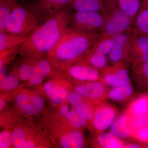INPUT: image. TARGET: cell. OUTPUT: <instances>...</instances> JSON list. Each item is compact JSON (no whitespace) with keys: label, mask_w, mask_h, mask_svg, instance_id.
I'll use <instances>...</instances> for the list:
<instances>
[{"label":"cell","mask_w":148,"mask_h":148,"mask_svg":"<svg viewBox=\"0 0 148 148\" xmlns=\"http://www.w3.org/2000/svg\"><path fill=\"white\" fill-rule=\"evenodd\" d=\"M72 9L69 6L49 16L27 37L19 52L33 57L48 55L70 27Z\"/></svg>","instance_id":"cell-1"},{"label":"cell","mask_w":148,"mask_h":148,"mask_svg":"<svg viewBox=\"0 0 148 148\" xmlns=\"http://www.w3.org/2000/svg\"><path fill=\"white\" fill-rule=\"evenodd\" d=\"M101 34L84 33L71 27L48 54L56 62L68 64L86 57Z\"/></svg>","instance_id":"cell-2"},{"label":"cell","mask_w":148,"mask_h":148,"mask_svg":"<svg viewBox=\"0 0 148 148\" xmlns=\"http://www.w3.org/2000/svg\"><path fill=\"white\" fill-rule=\"evenodd\" d=\"M45 19L33 3H18L12 11L4 32L27 37Z\"/></svg>","instance_id":"cell-3"},{"label":"cell","mask_w":148,"mask_h":148,"mask_svg":"<svg viewBox=\"0 0 148 148\" xmlns=\"http://www.w3.org/2000/svg\"><path fill=\"white\" fill-rule=\"evenodd\" d=\"M108 17L101 34L113 37L128 31L133 18L120 9L116 0H110L107 6Z\"/></svg>","instance_id":"cell-4"},{"label":"cell","mask_w":148,"mask_h":148,"mask_svg":"<svg viewBox=\"0 0 148 148\" xmlns=\"http://www.w3.org/2000/svg\"><path fill=\"white\" fill-rule=\"evenodd\" d=\"M108 15L98 12L75 11L72 14L70 27L84 33L102 32Z\"/></svg>","instance_id":"cell-5"},{"label":"cell","mask_w":148,"mask_h":148,"mask_svg":"<svg viewBox=\"0 0 148 148\" xmlns=\"http://www.w3.org/2000/svg\"><path fill=\"white\" fill-rule=\"evenodd\" d=\"M135 36L132 30L130 32L128 30L113 37V44L109 53V58L112 63H121L124 59L130 58L131 44Z\"/></svg>","instance_id":"cell-6"},{"label":"cell","mask_w":148,"mask_h":148,"mask_svg":"<svg viewBox=\"0 0 148 148\" xmlns=\"http://www.w3.org/2000/svg\"><path fill=\"white\" fill-rule=\"evenodd\" d=\"M115 64L112 67L103 69L104 82L112 87L130 84V79L127 69L121 63Z\"/></svg>","instance_id":"cell-7"},{"label":"cell","mask_w":148,"mask_h":148,"mask_svg":"<svg viewBox=\"0 0 148 148\" xmlns=\"http://www.w3.org/2000/svg\"><path fill=\"white\" fill-rule=\"evenodd\" d=\"M116 116V111L108 105H102L96 109L93 117L94 127L99 131L106 130L111 126Z\"/></svg>","instance_id":"cell-8"},{"label":"cell","mask_w":148,"mask_h":148,"mask_svg":"<svg viewBox=\"0 0 148 148\" xmlns=\"http://www.w3.org/2000/svg\"><path fill=\"white\" fill-rule=\"evenodd\" d=\"M16 100L17 107L25 113L30 115L39 113L44 106L43 99L37 95L19 94L17 95Z\"/></svg>","instance_id":"cell-9"},{"label":"cell","mask_w":148,"mask_h":148,"mask_svg":"<svg viewBox=\"0 0 148 148\" xmlns=\"http://www.w3.org/2000/svg\"><path fill=\"white\" fill-rule=\"evenodd\" d=\"M130 58L135 61V64L148 61V37H134L131 44Z\"/></svg>","instance_id":"cell-10"},{"label":"cell","mask_w":148,"mask_h":148,"mask_svg":"<svg viewBox=\"0 0 148 148\" xmlns=\"http://www.w3.org/2000/svg\"><path fill=\"white\" fill-rule=\"evenodd\" d=\"M75 90L82 97L95 100L101 99L104 96L107 88L103 83L96 81L78 86L75 88Z\"/></svg>","instance_id":"cell-11"},{"label":"cell","mask_w":148,"mask_h":148,"mask_svg":"<svg viewBox=\"0 0 148 148\" xmlns=\"http://www.w3.org/2000/svg\"><path fill=\"white\" fill-rule=\"evenodd\" d=\"M73 0H34L33 3L47 19L62 9L69 6Z\"/></svg>","instance_id":"cell-12"},{"label":"cell","mask_w":148,"mask_h":148,"mask_svg":"<svg viewBox=\"0 0 148 148\" xmlns=\"http://www.w3.org/2000/svg\"><path fill=\"white\" fill-rule=\"evenodd\" d=\"M69 72L72 77L82 81H96L100 77L98 69L91 66L73 65L69 68Z\"/></svg>","instance_id":"cell-13"},{"label":"cell","mask_w":148,"mask_h":148,"mask_svg":"<svg viewBox=\"0 0 148 148\" xmlns=\"http://www.w3.org/2000/svg\"><path fill=\"white\" fill-rule=\"evenodd\" d=\"M68 98L74 110L84 119L89 120L94 116L92 108L85 103L82 96L77 92L75 91L69 93Z\"/></svg>","instance_id":"cell-14"},{"label":"cell","mask_w":148,"mask_h":148,"mask_svg":"<svg viewBox=\"0 0 148 148\" xmlns=\"http://www.w3.org/2000/svg\"><path fill=\"white\" fill-rule=\"evenodd\" d=\"M70 6L77 11H95L108 14L105 0H73Z\"/></svg>","instance_id":"cell-15"},{"label":"cell","mask_w":148,"mask_h":148,"mask_svg":"<svg viewBox=\"0 0 148 148\" xmlns=\"http://www.w3.org/2000/svg\"><path fill=\"white\" fill-rule=\"evenodd\" d=\"M129 116L127 113L122 114L114 120L110 127V133L119 139L127 138L131 134L128 124Z\"/></svg>","instance_id":"cell-16"},{"label":"cell","mask_w":148,"mask_h":148,"mask_svg":"<svg viewBox=\"0 0 148 148\" xmlns=\"http://www.w3.org/2000/svg\"><path fill=\"white\" fill-rule=\"evenodd\" d=\"M51 64L48 60L42 59L37 61L33 67L29 81L31 84L36 85L42 82L43 77L51 71Z\"/></svg>","instance_id":"cell-17"},{"label":"cell","mask_w":148,"mask_h":148,"mask_svg":"<svg viewBox=\"0 0 148 148\" xmlns=\"http://www.w3.org/2000/svg\"><path fill=\"white\" fill-rule=\"evenodd\" d=\"M44 90L50 102L54 105H59L63 103L69 95L65 88L52 82L46 83L44 86Z\"/></svg>","instance_id":"cell-18"},{"label":"cell","mask_w":148,"mask_h":148,"mask_svg":"<svg viewBox=\"0 0 148 148\" xmlns=\"http://www.w3.org/2000/svg\"><path fill=\"white\" fill-rule=\"evenodd\" d=\"M27 37L7 32H0V51L18 47L26 42Z\"/></svg>","instance_id":"cell-19"},{"label":"cell","mask_w":148,"mask_h":148,"mask_svg":"<svg viewBox=\"0 0 148 148\" xmlns=\"http://www.w3.org/2000/svg\"><path fill=\"white\" fill-rule=\"evenodd\" d=\"M132 23V31L135 36L148 37V8L140 11Z\"/></svg>","instance_id":"cell-20"},{"label":"cell","mask_w":148,"mask_h":148,"mask_svg":"<svg viewBox=\"0 0 148 148\" xmlns=\"http://www.w3.org/2000/svg\"><path fill=\"white\" fill-rule=\"evenodd\" d=\"M19 0H0V32H3Z\"/></svg>","instance_id":"cell-21"},{"label":"cell","mask_w":148,"mask_h":148,"mask_svg":"<svg viewBox=\"0 0 148 148\" xmlns=\"http://www.w3.org/2000/svg\"><path fill=\"white\" fill-rule=\"evenodd\" d=\"M60 144L64 148H81L84 145V138L79 131L73 130L63 135Z\"/></svg>","instance_id":"cell-22"},{"label":"cell","mask_w":148,"mask_h":148,"mask_svg":"<svg viewBox=\"0 0 148 148\" xmlns=\"http://www.w3.org/2000/svg\"><path fill=\"white\" fill-rule=\"evenodd\" d=\"M60 112L74 128H81L85 126L87 123V121L80 116L75 110L70 109L68 106L65 105L62 106L60 108Z\"/></svg>","instance_id":"cell-23"},{"label":"cell","mask_w":148,"mask_h":148,"mask_svg":"<svg viewBox=\"0 0 148 148\" xmlns=\"http://www.w3.org/2000/svg\"><path fill=\"white\" fill-rule=\"evenodd\" d=\"M133 89L130 84L113 87L108 92L109 98L112 101L121 102L132 95Z\"/></svg>","instance_id":"cell-24"},{"label":"cell","mask_w":148,"mask_h":148,"mask_svg":"<svg viewBox=\"0 0 148 148\" xmlns=\"http://www.w3.org/2000/svg\"><path fill=\"white\" fill-rule=\"evenodd\" d=\"M120 9L134 19L140 10V0H116Z\"/></svg>","instance_id":"cell-25"},{"label":"cell","mask_w":148,"mask_h":148,"mask_svg":"<svg viewBox=\"0 0 148 148\" xmlns=\"http://www.w3.org/2000/svg\"><path fill=\"white\" fill-rule=\"evenodd\" d=\"M11 141L15 148H32L36 146L32 141L25 139V133L20 128L14 130L11 134Z\"/></svg>","instance_id":"cell-26"},{"label":"cell","mask_w":148,"mask_h":148,"mask_svg":"<svg viewBox=\"0 0 148 148\" xmlns=\"http://www.w3.org/2000/svg\"><path fill=\"white\" fill-rule=\"evenodd\" d=\"M98 141L102 147L105 148H119L124 147L123 143L119 138L111 133H105L98 137Z\"/></svg>","instance_id":"cell-27"},{"label":"cell","mask_w":148,"mask_h":148,"mask_svg":"<svg viewBox=\"0 0 148 148\" xmlns=\"http://www.w3.org/2000/svg\"><path fill=\"white\" fill-rule=\"evenodd\" d=\"M130 112L132 116H147L148 114V98L140 97L134 102L130 107Z\"/></svg>","instance_id":"cell-28"},{"label":"cell","mask_w":148,"mask_h":148,"mask_svg":"<svg viewBox=\"0 0 148 148\" xmlns=\"http://www.w3.org/2000/svg\"><path fill=\"white\" fill-rule=\"evenodd\" d=\"M129 127L135 131L148 127V118L147 116H132L131 120H128Z\"/></svg>","instance_id":"cell-29"},{"label":"cell","mask_w":148,"mask_h":148,"mask_svg":"<svg viewBox=\"0 0 148 148\" xmlns=\"http://www.w3.org/2000/svg\"><path fill=\"white\" fill-rule=\"evenodd\" d=\"M0 85L1 87L6 90L14 89L18 86V78L15 75H10L8 76L1 75Z\"/></svg>","instance_id":"cell-30"},{"label":"cell","mask_w":148,"mask_h":148,"mask_svg":"<svg viewBox=\"0 0 148 148\" xmlns=\"http://www.w3.org/2000/svg\"><path fill=\"white\" fill-rule=\"evenodd\" d=\"M36 63L33 64H24L20 66L18 70V77L21 80L25 81L29 79L32 74L33 67Z\"/></svg>","instance_id":"cell-31"},{"label":"cell","mask_w":148,"mask_h":148,"mask_svg":"<svg viewBox=\"0 0 148 148\" xmlns=\"http://www.w3.org/2000/svg\"><path fill=\"white\" fill-rule=\"evenodd\" d=\"M11 134L7 131H3L0 133V148H8L10 146Z\"/></svg>","instance_id":"cell-32"},{"label":"cell","mask_w":148,"mask_h":148,"mask_svg":"<svg viewBox=\"0 0 148 148\" xmlns=\"http://www.w3.org/2000/svg\"><path fill=\"white\" fill-rule=\"evenodd\" d=\"M135 64L136 73L139 75H142L148 80V61L136 63Z\"/></svg>","instance_id":"cell-33"},{"label":"cell","mask_w":148,"mask_h":148,"mask_svg":"<svg viewBox=\"0 0 148 148\" xmlns=\"http://www.w3.org/2000/svg\"><path fill=\"white\" fill-rule=\"evenodd\" d=\"M136 136L138 139L140 140L148 141V127L142 128L138 130Z\"/></svg>","instance_id":"cell-34"},{"label":"cell","mask_w":148,"mask_h":148,"mask_svg":"<svg viewBox=\"0 0 148 148\" xmlns=\"http://www.w3.org/2000/svg\"><path fill=\"white\" fill-rule=\"evenodd\" d=\"M148 8V0H143L141 2L140 11Z\"/></svg>","instance_id":"cell-35"},{"label":"cell","mask_w":148,"mask_h":148,"mask_svg":"<svg viewBox=\"0 0 148 148\" xmlns=\"http://www.w3.org/2000/svg\"><path fill=\"white\" fill-rule=\"evenodd\" d=\"M5 101L3 99H1L0 100V110H2L5 106Z\"/></svg>","instance_id":"cell-36"},{"label":"cell","mask_w":148,"mask_h":148,"mask_svg":"<svg viewBox=\"0 0 148 148\" xmlns=\"http://www.w3.org/2000/svg\"><path fill=\"white\" fill-rule=\"evenodd\" d=\"M126 147L130 148H139L141 147H140V146L137 145H131L127 146Z\"/></svg>","instance_id":"cell-37"},{"label":"cell","mask_w":148,"mask_h":148,"mask_svg":"<svg viewBox=\"0 0 148 148\" xmlns=\"http://www.w3.org/2000/svg\"></svg>","instance_id":"cell-38"}]
</instances>
